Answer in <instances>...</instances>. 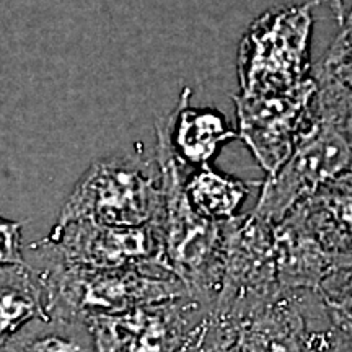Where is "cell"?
Here are the masks:
<instances>
[{
	"label": "cell",
	"instance_id": "8fae6325",
	"mask_svg": "<svg viewBox=\"0 0 352 352\" xmlns=\"http://www.w3.org/2000/svg\"><path fill=\"white\" fill-rule=\"evenodd\" d=\"M170 142L182 164L210 165L217 153L239 134L222 113L191 107V88L184 87L170 114Z\"/></svg>",
	"mask_w": 352,
	"mask_h": 352
},
{
	"label": "cell",
	"instance_id": "52a82bcc",
	"mask_svg": "<svg viewBox=\"0 0 352 352\" xmlns=\"http://www.w3.org/2000/svg\"><path fill=\"white\" fill-rule=\"evenodd\" d=\"M30 248L43 261L94 270H166L162 223L114 227L90 220L56 223L46 239ZM171 272V271H170Z\"/></svg>",
	"mask_w": 352,
	"mask_h": 352
},
{
	"label": "cell",
	"instance_id": "ac0fdd59",
	"mask_svg": "<svg viewBox=\"0 0 352 352\" xmlns=\"http://www.w3.org/2000/svg\"><path fill=\"white\" fill-rule=\"evenodd\" d=\"M23 222L0 215V266L26 264L21 253V228Z\"/></svg>",
	"mask_w": 352,
	"mask_h": 352
},
{
	"label": "cell",
	"instance_id": "7c38bea8",
	"mask_svg": "<svg viewBox=\"0 0 352 352\" xmlns=\"http://www.w3.org/2000/svg\"><path fill=\"white\" fill-rule=\"evenodd\" d=\"M331 256L352 264V175L331 182L294 208Z\"/></svg>",
	"mask_w": 352,
	"mask_h": 352
},
{
	"label": "cell",
	"instance_id": "d6986e66",
	"mask_svg": "<svg viewBox=\"0 0 352 352\" xmlns=\"http://www.w3.org/2000/svg\"><path fill=\"white\" fill-rule=\"evenodd\" d=\"M315 6H320V3H328L329 10L333 12L334 19L338 20V23H342L344 20L346 10H344V0H314Z\"/></svg>",
	"mask_w": 352,
	"mask_h": 352
},
{
	"label": "cell",
	"instance_id": "9a60e30c",
	"mask_svg": "<svg viewBox=\"0 0 352 352\" xmlns=\"http://www.w3.org/2000/svg\"><path fill=\"white\" fill-rule=\"evenodd\" d=\"M3 352H94V341L85 321L50 318L26 323Z\"/></svg>",
	"mask_w": 352,
	"mask_h": 352
},
{
	"label": "cell",
	"instance_id": "6da1fadb",
	"mask_svg": "<svg viewBox=\"0 0 352 352\" xmlns=\"http://www.w3.org/2000/svg\"><path fill=\"white\" fill-rule=\"evenodd\" d=\"M182 352H329V323L316 289L214 303Z\"/></svg>",
	"mask_w": 352,
	"mask_h": 352
},
{
	"label": "cell",
	"instance_id": "8992f818",
	"mask_svg": "<svg viewBox=\"0 0 352 352\" xmlns=\"http://www.w3.org/2000/svg\"><path fill=\"white\" fill-rule=\"evenodd\" d=\"M314 7L310 0L272 8L253 20L239 46V95L287 94L314 80Z\"/></svg>",
	"mask_w": 352,
	"mask_h": 352
},
{
	"label": "cell",
	"instance_id": "3957f363",
	"mask_svg": "<svg viewBox=\"0 0 352 352\" xmlns=\"http://www.w3.org/2000/svg\"><path fill=\"white\" fill-rule=\"evenodd\" d=\"M155 157L164 184V259L166 267L186 289L188 297L210 308L217 298L226 266L227 222L202 217L189 204L184 191L183 164L170 142V116L155 124Z\"/></svg>",
	"mask_w": 352,
	"mask_h": 352
},
{
	"label": "cell",
	"instance_id": "2e32d148",
	"mask_svg": "<svg viewBox=\"0 0 352 352\" xmlns=\"http://www.w3.org/2000/svg\"><path fill=\"white\" fill-rule=\"evenodd\" d=\"M329 323V352H352V264L334 271L318 287Z\"/></svg>",
	"mask_w": 352,
	"mask_h": 352
},
{
	"label": "cell",
	"instance_id": "5b68a950",
	"mask_svg": "<svg viewBox=\"0 0 352 352\" xmlns=\"http://www.w3.org/2000/svg\"><path fill=\"white\" fill-rule=\"evenodd\" d=\"M164 212V184L157 157L145 151L101 158L80 176L57 223L90 220L114 227L157 222Z\"/></svg>",
	"mask_w": 352,
	"mask_h": 352
},
{
	"label": "cell",
	"instance_id": "7a4b0ae2",
	"mask_svg": "<svg viewBox=\"0 0 352 352\" xmlns=\"http://www.w3.org/2000/svg\"><path fill=\"white\" fill-rule=\"evenodd\" d=\"M314 76L310 124L280 168L261 182L252 210L272 226L316 189L352 175V91L315 67Z\"/></svg>",
	"mask_w": 352,
	"mask_h": 352
},
{
	"label": "cell",
	"instance_id": "30bf717a",
	"mask_svg": "<svg viewBox=\"0 0 352 352\" xmlns=\"http://www.w3.org/2000/svg\"><path fill=\"white\" fill-rule=\"evenodd\" d=\"M279 290L274 226L253 212L228 220L223 280L214 303L271 296Z\"/></svg>",
	"mask_w": 352,
	"mask_h": 352
},
{
	"label": "cell",
	"instance_id": "e0dca14e",
	"mask_svg": "<svg viewBox=\"0 0 352 352\" xmlns=\"http://www.w3.org/2000/svg\"><path fill=\"white\" fill-rule=\"evenodd\" d=\"M315 70L331 77L352 91V7L344 15L341 30L334 41L315 65Z\"/></svg>",
	"mask_w": 352,
	"mask_h": 352
},
{
	"label": "cell",
	"instance_id": "9c48e42d",
	"mask_svg": "<svg viewBox=\"0 0 352 352\" xmlns=\"http://www.w3.org/2000/svg\"><path fill=\"white\" fill-rule=\"evenodd\" d=\"M316 80L287 94L233 95L236 134L267 176L287 160L311 121Z\"/></svg>",
	"mask_w": 352,
	"mask_h": 352
},
{
	"label": "cell",
	"instance_id": "4fadbf2b",
	"mask_svg": "<svg viewBox=\"0 0 352 352\" xmlns=\"http://www.w3.org/2000/svg\"><path fill=\"white\" fill-rule=\"evenodd\" d=\"M33 320H50L39 271L28 264L0 266V349Z\"/></svg>",
	"mask_w": 352,
	"mask_h": 352
},
{
	"label": "cell",
	"instance_id": "277c9868",
	"mask_svg": "<svg viewBox=\"0 0 352 352\" xmlns=\"http://www.w3.org/2000/svg\"><path fill=\"white\" fill-rule=\"evenodd\" d=\"M43 263L36 270L47 294L50 318L87 321L188 296L183 284L166 270H94Z\"/></svg>",
	"mask_w": 352,
	"mask_h": 352
},
{
	"label": "cell",
	"instance_id": "5bb4252c",
	"mask_svg": "<svg viewBox=\"0 0 352 352\" xmlns=\"http://www.w3.org/2000/svg\"><path fill=\"white\" fill-rule=\"evenodd\" d=\"M254 186H261V183L241 182L219 173L210 165L199 166L188 179L184 178V191L191 208L214 222H227L239 217L241 206Z\"/></svg>",
	"mask_w": 352,
	"mask_h": 352
},
{
	"label": "cell",
	"instance_id": "ba28073f",
	"mask_svg": "<svg viewBox=\"0 0 352 352\" xmlns=\"http://www.w3.org/2000/svg\"><path fill=\"white\" fill-rule=\"evenodd\" d=\"M206 310L183 296L118 315L94 316L85 323L94 352H182Z\"/></svg>",
	"mask_w": 352,
	"mask_h": 352
},
{
	"label": "cell",
	"instance_id": "ffe728a7",
	"mask_svg": "<svg viewBox=\"0 0 352 352\" xmlns=\"http://www.w3.org/2000/svg\"><path fill=\"white\" fill-rule=\"evenodd\" d=\"M0 352H3V351H2V349H0Z\"/></svg>",
	"mask_w": 352,
	"mask_h": 352
}]
</instances>
